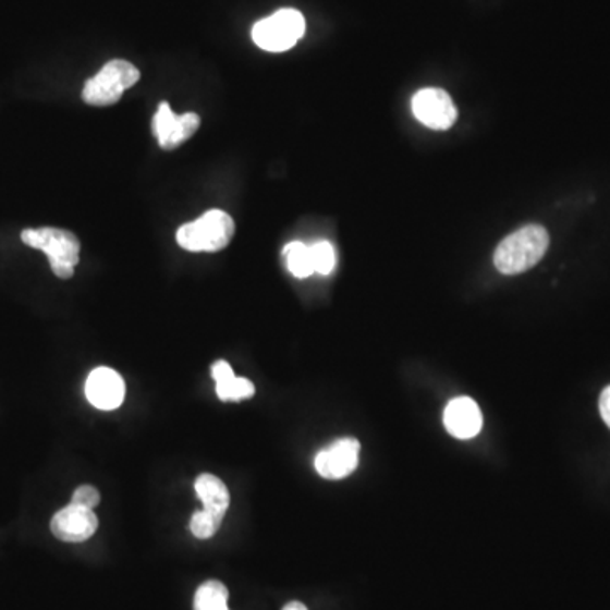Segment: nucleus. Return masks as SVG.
Here are the masks:
<instances>
[{
	"label": "nucleus",
	"instance_id": "7",
	"mask_svg": "<svg viewBox=\"0 0 610 610\" xmlns=\"http://www.w3.org/2000/svg\"><path fill=\"white\" fill-rule=\"evenodd\" d=\"M200 126V118L195 112L175 114L168 102L158 106L157 114L152 118V133L157 136L158 145L163 149L179 148L188 142Z\"/></svg>",
	"mask_w": 610,
	"mask_h": 610
},
{
	"label": "nucleus",
	"instance_id": "11",
	"mask_svg": "<svg viewBox=\"0 0 610 610\" xmlns=\"http://www.w3.org/2000/svg\"><path fill=\"white\" fill-rule=\"evenodd\" d=\"M484 416L477 402L469 396H456L444 408V427L453 438L472 439L481 431Z\"/></svg>",
	"mask_w": 610,
	"mask_h": 610
},
{
	"label": "nucleus",
	"instance_id": "10",
	"mask_svg": "<svg viewBox=\"0 0 610 610\" xmlns=\"http://www.w3.org/2000/svg\"><path fill=\"white\" fill-rule=\"evenodd\" d=\"M85 395L94 407L100 411H114L124 402L126 386L118 371L107 366H99L88 375Z\"/></svg>",
	"mask_w": 610,
	"mask_h": 610
},
{
	"label": "nucleus",
	"instance_id": "5",
	"mask_svg": "<svg viewBox=\"0 0 610 610\" xmlns=\"http://www.w3.org/2000/svg\"><path fill=\"white\" fill-rule=\"evenodd\" d=\"M305 20L295 9H280L253 27V41L261 50L282 53L297 45L304 36Z\"/></svg>",
	"mask_w": 610,
	"mask_h": 610
},
{
	"label": "nucleus",
	"instance_id": "2",
	"mask_svg": "<svg viewBox=\"0 0 610 610\" xmlns=\"http://www.w3.org/2000/svg\"><path fill=\"white\" fill-rule=\"evenodd\" d=\"M21 240L48 256L58 279H72L81 261V241L75 234L58 228L24 229Z\"/></svg>",
	"mask_w": 610,
	"mask_h": 610
},
{
	"label": "nucleus",
	"instance_id": "19",
	"mask_svg": "<svg viewBox=\"0 0 610 610\" xmlns=\"http://www.w3.org/2000/svg\"><path fill=\"white\" fill-rule=\"evenodd\" d=\"M600 416H602L603 423L610 427V386L607 389H603V392L600 393Z\"/></svg>",
	"mask_w": 610,
	"mask_h": 610
},
{
	"label": "nucleus",
	"instance_id": "4",
	"mask_svg": "<svg viewBox=\"0 0 610 610\" xmlns=\"http://www.w3.org/2000/svg\"><path fill=\"white\" fill-rule=\"evenodd\" d=\"M139 81V70L124 60H111L102 66L96 76H91L84 87L85 102L88 106H114L122 99V94Z\"/></svg>",
	"mask_w": 610,
	"mask_h": 610
},
{
	"label": "nucleus",
	"instance_id": "18",
	"mask_svg": "<svg viewBox=\"0 0 610 610\" xmlns=\"http://www.w3.org/2000/svg\"><path fill=\"white\" fill-rule=\"evenodd\" d=\"M70 503L94 511L100 503L99 490L96 487H91V485H82V487L76 488L75 492H73L72 502Z\"/></svg>",
	"mask_w": 610,
	"mask_h": 610
},
{
	"label": "nucleus",
	"instance_id": "20",
	"mask_svg": "<svg viewBox=\"0 0 610 610\" xmlns=\"http://www.w3.org/2000/svg\"><path fill=\"white\" fill-rule=\"evenodd\" d=\"M282 610H307V607H305L304 603L301 602H290L286 603V606L283 607Z\"/></svg>",
	"mask_w": 610,
	"mask_h": 610
},
{
	"label": "nucleus",
	"instance_id": "9",
	"mask_svg": "<svg viewBox=\"0 0 610 610\" xmlns=\"http://www.w3.org/2000/svg\"><path fill=\"white\" fill-rule=\"evenodd\" d=\"M99 518L91 509L81 505H66L51 518V533L54 538L65 542H84L97 533Z\"/></svg>",
	"mask_w": 610,
	"mask_h": 610
},
{
	"label": "nucleus",
	"instance_id": "15",
	"mask_svg": "<svg viewBox=\"0 0 610 610\" xmlns=\"http://www.w3.org/2000/svg\"><path fill=\"white\" fill-rule=\"evenodd\" d=\"M286 267L290 273L297 279H307L314 273L313 256H310V246L301 243V241H292L283 248Z\"/></svg>",
	"mask_w": 610,
	"mask_h": 610
},
{
	"label": "nucleus",
	"instance_id": "6",
	"mask_svg": "<svg viewBox=\"0 0 610 610\" xmlns=\"http://www.w3.org/2000/svg\"><path fill=\"white\" fill-rule=\"evenodd\" d=\"M412 111L424 126L447 131L456 122L457 111L453 100L441 88H424L412 99Z\"/></svg>",
	"mask_w": 610,
	"mask_h": 610
},
{
	"label": "nucleus",
	"instance_id": "16",
	"mask_svg": "<svg viewBox=\"0 0 610 610\" xmlns=\"http://www.w3.org/2000/svg\"><path fill=\"white\" fill-rule=\"evenodd\" d=\"M224 515L221 512L209 511V509L195 512L192 515L191 533L198 539L212 538L213 534L218 533L219 527H221Z\"/></svg>",
	"mask_w": 610,
	"mask_h": 610
},
{
	"label": "nucleus",
	"instance_id": "8",
	"mask_svg": "<svg viewBox=\"0 0 610 610\" xmlns=\"http://www.w3.org/2000/svg\"><path fill=\"white\" fill-rule=\"evenodd\" d=\"M359 442L355 438H343L317 453L314 460L317 473L326 480H341L358 466Z\"/></svg>",
	"mask_w": 610,
	"mask_h": 610
},
{
	"label": "nucleus",
	"instance_id": "3",
	"mask_svg": "<svg viewBox=\"0 0 610 610\" xmlns=\"http://www.w3.org/2000/svg\"><path fill=\"white\" fill-rule=\"evenodd\" d=\"M234 236V221L224 210L213 209L176 231V243L192 253L221 252Z\"/></svg>",
	"mask_w": 610,
	"mask_h": 610
},
{
	"label": "nucleus",
	"instance_id": "13",
	"mask_svg": "<svg viewBox=\"0 0 610 610\" xmlns=\"http://www.w3.org/2000/svg\"><path fill=\"white\" fill-rule=\"evenodd\" d=\"M195 492H197L200 502L204 503V509L221 512V514L228 512L231 496H229L228 487L221 478L210 475V473L198 475L197 480H195Z\"/></svg>",
	"mask_w": 610,
	"mask_h": 610
},
{
	"label": "nucleus",
	"instance_id": "17",
	"mask_svg": "<svg viewBox=\"0 0 610 610\" xmlns=\"http://www.w3.org/2000/svg\"><path fill=\"white\" fill-rule=\"evenodd\" d=\"M314 273L329 274L335 267V252L329 241H319L310 246Z\"/></svg>",
	"mask_w": 610,
	"mask_h": 610
},
{
	"label": "nucleus",
	"instance_id": "14",
	"mask_svg": "<svg viewBox=\"0 0 610 610\" xmlns=\"http://www.w3.org/2000/svg\"><path fill=\"white\" fill-rule=\"evenodd\" d=\"M229 591L219 580H209L195 591L194 610H229Z\"/></svg>",
	"mask_w": 610,
	"mask_h": 610
},
{
	"label": "nucleus",
	"instance_id": "1",
	"mask_svg": "<svg viewBox=\"0 0 610 610\" xmlns=\"http://www.w3.org/2000/svg\"><path fill=\"white\" fill-rule=\"evenodd\" d=\"M548 246L549 234L542 225H524L497 246L493 264L503 274L524 273L541 261Z\"/></svg>",
	"mask_w": 610,
	"mask_h": 610
},
{
	"label": "nucleus",
	"instance_id": "12",
	"mask_svg": "<svg viewBox=\"0 0 610 610\" xmlns=\"http://www.w3.org/2000/svg\"><path fill=\"white\" fill-rule=\"evenodd\" d=\"M210 374L216 380V392L222 402L246 401L255 395V386L252 381L248 378L236 377L228 362L219 359L213 363Z\"/></svg>",
	"mask_w": 610,
	"mask_h": 610
}]
</instances>
